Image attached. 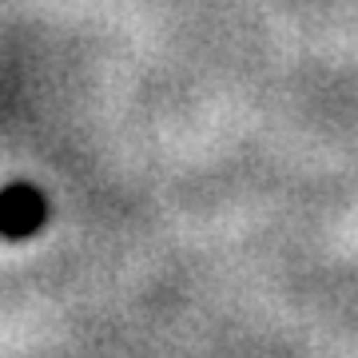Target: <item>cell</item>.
I'll list each match as a JSON object with an SVG mask.
<instances>
[{
	"instance_id": "6da1fadb",
	"label": "cell",
	"mask_w": 358,
	"mask_h": 358,
	"mask_svg": "<svg viewBox=\"0 0 358 358\" xmlns=\"http://www.w3.org/2000/svg\"><path fill=\"white\" fill-rule=\"evenodd\" d=\"M48 219V195L32 187V183H13L4 192V235L8 239H24L32 231L44 227Z\"/></svg>"
}]
</instances>
